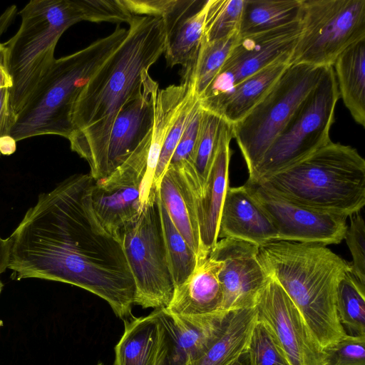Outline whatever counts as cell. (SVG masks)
Wrapping results in <instances>:
<instances>
[{
    "label": "cell",
    "instance_id": "1",
    "mask_svg": "<svg viewBox=\"0 0 365 365\" xmlns=\"http://www.w3.org/2000/svg\"><path fill=\"white\" fill-rule=\"evenodd\" d=\"M89 174L68 177L38 197L9 236L11 278L67 283L104 299L121 319L132 316L135 284L119 239L98 221Z\"/></svg>",
    "mask_w": 365,
    "mask_h": 365
},
{
    "label": "cell",
    "instance_id": "2",
    "mask_svg": "<svg viewBox=\"0 0 365 365\" xmlns=\"http://www.w3.org/2000/svg\"><path fill=\"white\" fill-rule=\"evenodd\" d=\"M128 34L82 90L73 113L71 148L88 163L98 180L113 123L121 108L138 96L149 69L165 52L163 19L134 16Z\"/></svg>",
    "mask_w": 365,
    "mask_h": 365
},
{
    "label": "cell",
    "instance_id": "3",
    "mask_svg": "<svg viewBox=\"0 0 365 365\" xmlns=\"http://www.w3.org/2000/svg\"><path fill=\"white\" fill-rule=\"evenodd\" d=\"M19 14L18 31L4 43L15 119L53 65L56 46L66 29L83 21L120 24L132 17L121 0H31Z\"/></svg>",
    "mask_w": 365,
    "mask_h": 365
},
{
    "label": "cell",
    "instance_id": "4",
    "mask_svg": "<svg viewBox=\"0 0 365 365\" xmlns=\"http://www.w3.org/2000/svg\"><path fill=\"white\" fill-rule=\"evenodd\" d=\"M267 274L297 307L322 349L346 336L336 311L338 284L350 262L326 245L274 241L259 247Z\"/></svg>",
    "mask_w": 365,
    "mask_h": 365
},
{
    "label": "cell",
    "instance_id": "5",
    "mask_svg": "<svg viewBox=\"0 0 365 365\" xmlns=\"http://www.w3.org/2000/svg\"><path fill=\"white\" fill-rule=\"evenodd\" d=\"M257 182L292 202L346 217L365 205V160L339 143L331 141Z\"/></svg>",
    "mask_w": 365,
    "mask_h": 365
},
{
    "label": "cell",
    "instance_id": "6",
    "mask_svg": "<svg viewBox=\"0 0 365 365\" xmlns=\"http://www.w3.org/2000/svg\"><path fill=\"white\" fill-rule=\"evenodd\" d=\"M127 34L128 29L118 25L108 36L55 59L16 115L10 136L16 142L43 135L68 139L73 132V110L82 90Z\"/></svg>",
    "mask_w": 365,
    "mask_h": 365
},
{
    "label": "cell",
    "instance_id": "7",
    "mask_svg": "<svg viewBox=\"0 0 365 365\" xmlns=\"http://www.w3.org/2000/svg\"><path fill=\"white\" fill-rule=\"evenodd\" d=\"M339 98L334 68L328 66L316 87L249 175L248 180L258 182L330 143L329 133Z\"/></svg>",
    "mask_w": 365,
    "mask_h": 365
},
{
    "label": "cell",
    "instance_id": "8",
    "mask_svg": "<svg viewBox=\"0 0 365 365\" xmlns=\"http://www.w3.org/2000/svg\"><path fill=\"white\" fill-rule=\"evenodd\" d=\"M326 68L290 64L267 94L232 125L233 138L249 175L316 87Z\"/></svg>",
    "mask_w": 365,
    "mask_h": 365
},
{
    "label": "cell",
    "instance_id": "9",
    "mask_svg": "<svg viewBox=\"0 0 365 365\" xmlns=\"http://www.w3.org/2000/svg\"><path fill=\"white\" fill-rule=\"evenodd\" d=\"M122 245L135 281V304L144 309L165 308L175 290L167 257L158 190L139 217L119 230Z\"/></svg>",
    "mask_w": 365,
    "mask_h": 365
},
{
    "label": "cell",
    "instance_id": "10",
    "mask_svg": "<svg viewBox=\"0 0 365 365\" xmlns=\"http://www.w3.org/2000/svg\"><path fill=\"white\" fill-rule=\"evenodd\" d=\"M301 31L290 64L332 66L365 38V0H302Z\"/></svg>",
    "mask_w": 365,
    "mask_h": 365
},
{
    "label": "cell",
    "instance_id": "11",
    "mask_svg": "<svg viewBox=\"0 0 365 365\" xmlns=\"http://www.w3.org/2000/svg\"><path fill=\"white\" fill-rule=\"evenodd\" d=\"M300 31L299 21L261 33L239 35L220 71L198 97L202 108L217 114L237 85L292 54Z\"/></svg>",
    "mask_w": 365,
    "mask_h": 365
},
{
    "label": "cell",
    "instance_id": "12",
    "mask_svg": "<svg viewBox=\"0 0 365 365\" xmlns=\"http://www.w3.org/2000/svg\"><path fill=\"white\" fill-rule=\"evenodd\" d=\"M245 185L275 228L277 241L327 246L344 239L347 217L292 202L257 182L247 180Z\"/></svg>",
    "mask_w": 365,
    "mask_h": 365
},
{
    "label": "cell",
    "instance_id": "13",
    "mask_svg": "<svg viewBox=\"0 0 365 365\" xmlns=\"http://www.w3.org/2000/svg\"><path fill=\"white\" fill-rule=\"evenodd\" d=\"M255 309L257 320L276 337L291 365H324V349L294 302L270 276Z\"/></svg>",
    "mask_w": 365,
    "mask_h": 365
},
{
    "label": "cell",
    "instance_id": "14",
    "mask_svg": "<svg viewBox=\"0 0 365 365\" xmlns=\"http://www.w3.org/2000/svg\"><path fill=\"white\" fill-rule=\"evenodd\" d=\"M147 170V156L135 150L108 178L94 181L91 191L93 212L101 225L117 237L125 225L136 220L144 210L140 194Z\"/></svg>",
    "mask_w": 365,
    "mask_h": 365
},
{
    "label": "cell",
    "instance_id": "15",
    "mask_svg": "<svg viewBox=\"0 0 365 365\" xmlns=\"http://www.w3.org/2000/svg\"><path fill=\"white\" fill-rule=\"evenodd\" d=\"M258 254L259 247L231 238L218 240L209 254L221 263V312L255 307L269 278Z\"/></svg>",
    "mask_w": 365,
    "mask_h": 365
},
{
    "label": "cell",
    "instance_id": "16",
    "mask_svg": "<svg viewBox=\"0 0 365 365\" xmlns=\"http://www.w3.org/2000/svg\"><path fill=\"white\" fill-rule=\"evenodd\" d=\"M158 88V83L150 76L143 91L118 112L110 131L98 180L108 178L120 167L149 133L153 124Z\"/></svg>",
    "mask_w": 365,
    "mask_h": 365
},
{
    "label": "cell",
    "instance_id": "17",
    "mask_svg": "<svg viewBox=\"0 0 365 365\" xmlns=\"http://www.w3.org/2000/svg\"><path fill=\"white\" fill-rule=\"evenodd\" d=\"M227 312L181 317L161 308L163 336L160 365H187L200 357L217 335Z\"/></svg>",
    "mask_w": 365,
    "mask_h": 365
},
{
    "label": "cell",
    "instance_id": "18",
    "mask_svg": "<svg viewBox=\"0 0 365 365\" xmlns=\"http://www.w3.org/2000/svg\"><path fill=\"white\" fill-rule=\"evenodd\" d=\"M233 138L232 125L224 121L216 153L202 193L194 198L201 254L206 257L218 241L221 210L229 187V165Z\"/></svg>",
    "mask_w": 365,
    "mask_h": 365
},
{
    "label": "cell",
    "instance_id": "19",
    "mask_svg": "<svg viewBox=\"0 0 365 365\" xmlns=\"http://www.w3.org/2000/svg\"><path fill=\"white\" fill-rule=\"evenodd\" d=\"M231 238L261 247L277 240L271 221L247 187L227 190L221 210L218 238Z\"/></svg>",
    "mask_w": 365,
    "mask_h": 365
},
{
    "label": "cell",
    "instance_id": "20",
    "mask_svg": "<svg viewBox=\"0 0 365 365\" xmlns=\"http://www.w3.org/2000/svg\"><path fill=\"white\" fill-rule=\"evenodd\" d=\"M220 261L209 255L197 257L193 272L175 287L168 312L181 317H200L221 312L222 290L218 274Z\"/></svg>",
    "mask_w": 365,
    "mask_h": 365
},
{
    "label": "cell",
    "instance_id": "21",
    "mask_svg": "<svg viewBox=\"0 0 365 365\" xmlns=\"http://www.w3.org/2000/svg\"><path fill=\"white\" fill-rule=\"evenodd\" d=\"M207 1L185 0L169 18L163 20L166 31L167 65L192 69L204 34Z\"/></svg>",
    "mask_w": 365,
    "mask_h": 365
},
{
    "label": "cell",
    "instance_id": "22",
    "mask_svg": "<svg viewBox=\"0 0 365 365\" xmlns=\"http://www.w3.org/2000/svg\"><path fill=\"white\" fill-rule=\"evenodd\" d=\"M124 325L114 349L113 365H160L163 336L160 309L146 317L124 319Z\"/></svg>",
    "mask_w": 365,
    "mask_h": 365
},
{
    "label": "cell",
    "instance_id": "23",
    "mask_svg": "<svg viewBox=\"0 0 365 365\" xmlns=\"http://www.w3.org/2000/svg\"><path fill=\"white\" fill-rule=\"evenodd\" d=\"M257 321L255 307L227 312L207 349L187 365H228L247 351Z\"/></svg>",
    "mask_w": 365,
    "mask_h": 365
},
{
    "label": "cell",
    "instance_id": "24",
    "mask_svg": "<svg viewBox=\"0 0 365 365\" xmlns=\"http://www.w3.org/2000/svg\"><path fill=\"white\" fill-rule=\"evenodd\" d=\"M158 193L173 223L197 255L201 247L195 202L190 187L180 171L168 167L165 172Z\"/></svg>",
    "mask_w": 365,
    "mask_h": 365
},
{
    "label": "cell",
    "instance_id": "25",
    "mask_svg": "<svg viewBox=\"0 0 365 365\" xmlns=\"http://www.w3.org/2000/svg\"><path fill=\"white\" fill-rule=\"evenodd\" d=\"M291 55L284 56L237 85L217 114L231 125L240 120L275 85L290 65Z\"/></svg>",
    "mask_w": 365,
    "mask_h": 365
},
{
    "label": "cell",
    "instance_id": "26",
    "mask_svg": "<svg viewBox=\"0 0 365 365\" xmlns=\"http://www.w3.org/2000/svg\"><path fill=\"white\" fill-rule=\"evenodd\" d=\"M339 96L354 121L365 126V38L344 50L332 66Z\"/></svg>",
    "mask_w": 365,
    "mask_h": 365
},
{
    "label": "cell",
    "instance_id": "27",
    "mask_svg": "<svg viewBox=\"0 0 365 365\" xmlns=\"http://www.w3.org/2000/svg\"><path fill=\"white\" fill-rule=\"evenodd\" d=\"M302 0H245L240 36L277 29L300 21Z\"/></svg>",
    "mask_w": 365,
    "mask_h": 365
},
{
    "label": "cell",
    "instance_id": "28",
    "mask_svg": "<svg viewBox=\"0 0 365 365\" xmlns=\"http://www.w3.org/2000/svg\"><path fill=\"white\" fill-rule=\"evenodd\" d=\"M224 121L219 115L202 109L192 158V170L187 173L178 170L190 187L194 198L202 193L205 187Z\"/></svg>",
    "mask_w": 365,
    "mask_h": 365
},
{
    "label": "cell",
    "instance_id": "29",
    "mask_svg": "<svg viewBox=\"0 0 365 365\" xmlns=\"http://www.w3.org/2000/svg\"><path fill=\"white\" fill-rule=\"evenodd\" d=\"M336 311L346 335L365 337V285L354 274L351 269L339 282Z\"/></svg>",
    "mask_w": 365,
    "mask_h": 365
},
{
    "label": "cell",
    "instance_id": "30",
    "mask_svg": "<svg viewBox=\"0 0 365 365\" xmlns=\"http://www.w3.org/2000/svg\"><path fill=\"white\" fill-rule=\"evenodd\" d=\"M159 202L167 257L176 287L193 272L197 257L173 223L160 198Z\"/></svg>",
    "mask_w": 365,
    "mask_h": 365
},
{
    "label": "cell",
    "instance_id": "31",
    "mask_svg": "<svg viewBox=\"0 0 365 365\" xmlns=\"http://www.w3.org/2000/svg\"><path fill=\"white\" fill-rule=\"evenodd\" d=\"M245 0H207L203 40L213 41L239 34Z\"/></svg>",
    "mask_w": 365,
    "mask_h": 365
},
{
    "label": "cell",
    "instance_id": "32",
    "mask_svg": "<svg viewBox=\"0 0 365 365\" xmlns=\"http://www.w3.org/2000/svg\"><path fill=\"white\" fill-rule=\"evenodd\" d=\"M238 36L239 34L213 41H205L202 38L192 71L197 97L202 94L220 71Z\"/></svg>",
    "mask_w": 365,
    "mask_h": 365
},
{
    "label": "cell",
    "instance_id": "33",
    "mask_svg": "<svg viewBox=\"0 0 365 365\" xmlns=\"http://www.w3.org/2000/svg\"><path fill=\"white\" fill-rule=\"evenodd\" d=\"M247 354L250 365H291L276 337L258 320L252 333Z\"/></svg>",
    "mask_w": 365,
    "mask_h": 365
},
{
    "label": "cell",
    "instance_id": "34",
    "mask_svg": "<svg viewBox=\"0 0 365 365\" xmlns=\"http://www.w3.org/2000/svg\"><path fill=\"white\" fill-rule=\"evenodd\" d=\"M198 97L195 88L182 105L175 120L169 130L162 146L153 179V188L157 190L166 171L171 157L186 125L190 113Z\"/></svg>",
    "mask_w": 365,
    "mask_h": 365
},
{
    "label": "cell",
    "instance_id": "35",
    "mask_svg": "<svg viewBox=\"0 0 365 365\" xmlns=\"http://www.w3.org/2000/svg\"><path fill=\"white\" fill-rule=\"evenodd\" d=\"M202 113V108L197 98L190 113L168 167L185 166L190 168L189 173L192 172V158L200 130Z\"/></svg>",
    "mask_w": 365,
    "mask_h": 365
},
{
    "label": "cell",
    "instance_id": "36",
    "mask_svg": "<svg viewBox=\"0 0 365 365\" xmlns=\"http://www.w3.org/2000/svg\"><path fill=\"white\" fill-rule=\"evenodd\" d=\"M324 351V365H365V337L346 335Z\"/></svg>",
    "mask_w": 365,
    "mask_h": 365
},
{
    "label": "cell",
    "instance_id": "37",
    "mask_svg": "<svg viewBox=\"0 0 365 365\" xmlns=\"http://www.w3.org/2000/svg\"><path fill=\"white\" fill-rule=\"evenodd\" d=\"M344 239L352 256L351 271L365 285V224L362 216L355 213L350 216Z\"/></svg>",
    "mask_w": 365,
    "mask_h": 365
},
{
    "label": "cell",
    "instance_id": "38",
    "mask_svg": "<svg viewBox=\"0 0 365 365\" xmlns=\"http://www.w3.org/2000/svg\"><path fill=\"white\" fill-rule=\"evenodd\" d=\"M133 16H146L165 19L179 6L180 0H122Z\"/></svg>",
    "mask_w": 365,
    "mask_h": 365
},
{
    "label": "cell",
    "instance_id": "39",
    "mask_svg": "<svg viewBox=\"0 0 365 365\" xmlns=\"http://www.w3.org/2000/svg\"><path fill=\"white\" fill-rule=\"evenodd\" d=\"M9 85H0V138L10 135L15 116L10 104Z\"/></svg>",
    "mask_w": 365,
    "mask_h": 365
},
{
    "label": "cell",
    "instance_id": "40",
    "mask_svg": "<svg viewBox=\"0 0 365 365\" xmlns=\"http://www.w3.org/2000/svg\"><path fill=\"white\" fill-rule=\"evenodd\" d=\"M10 247L11 243L9 238L3 239L0 236V274L8 268Z\"/></svg>",
    "mask_w": 365,
    "mask_h": 365
},
{
    "label": "cell",
    "instance_id": "41",
    "mask_svg": "<svg viewBox=\"0 0 365 365\" xmlns=\"http://www.w3.org/2000/svg\"><path fill=\"white\" fill-rule=\"evenodd\" d=\"M16 149V141L10 135L0 138V155H9Z\"/></svg>",
    "mask_w": 365,
    "mask_h": 365
},
{
    "label": "cell",
    "instance_id": "42",
    "mask_svg": "<svg viewBox=\"0 0 365 365\" xmlns=\"http://www.w3.org/2000/svg\"><path fill=\"white\" fill-rule=\"evenodd\" d=\"M228 365H250L247 351L243 353L239 358Z\"/></svg>",
    "mask_w": 365,
    "mask_h": 365
},
{
    "label": "cell",
    "instance_id": "43",
    "mask_svg": "<svg viewBox=\"0 0 365 365\" xmlns=\"http://www.w3.org/2000/svg\"><path fill=\"white\" fill-rule=\"evenodd\" d=\"M3 286L4 285H3L2 282L0 280V293H1V290H2Z\"/></svg>",
    "mask_w": 365,
    "mask_h": 365
},
{
    "label": "cell",
    "instance_id": "44",
    "mask_svg": "<svg viewBox=\"0 0 365 365\" xmlns=\"http://www.w3.org/2000/svg\"><path fill=\"white\" fill-rule=\"evenodd\" d=\"M97 365H103V364H101V363H99V364H98Z\"/></svg>",
    "mask_w": 365,
    "mask_h": 365
}]
</instances>
